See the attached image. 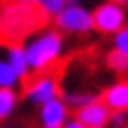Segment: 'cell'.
<instances>
[{"mask_svg":"<svg viewBox=\"0 0 128 128\" xmlns=\"http://www.w3.org/2000/svg\"><path fill=\"white\" fill-rule=\"evenodd\" d=\"M46 22L38 4H22L4 0L0 4V40L7 44H22L33 33H38Z\"/></svg>","mask_w":128,"mask_h":128,"instance_id":"obj_1","label":"cell"},{"mask_svg":"<svg viewBox=\"0 0 128 128\" xmlns=\"http://www.w3.org/2000/svg\"><path fill=\"white\" fill-rule=\"evenodd\" d=\"M22 46H24L31 73H49V71H53L62 62L64 51H66L64 36L55 26L53 29H40L38 33H33L29 40L22 42Z\"/></svg>","mask_w":128,"mask_h":128,"instance_id":"obj_2","label":"cell"},{"mask_svg":"<svg viewBox=\"0 0 128 128\" xmlns=\"http://www.w3.org/2000/svg\"><path fill=\"white\" fill-rule=\"evenodd\" d=\"M53 24L60 33L66 36H88L93 29V11L82 4H66L62 11L53 18Z\"/></svg>","mask_w":128,"mask_h":128,"instance_id":"obj_3","label":"cell"},{"mask_svg":"<svg viewBox=\"0 0 128 128\" xmlns=\"http://www.w3.org/2000/svg\"><path fill=\"white\" fill-rule=\"evenodd\" d=\"M62 95V86L58 75L49 71V73H33L31 77H26L24 84V100L33 106H42V104L51 102L55 97Z\"/></svg>","mask_w":128,"mask_h":128,"instance_id":"obj_4","label":"cell"},{"mask_svg":"<svg viewBox=\"0 0 128 128\" xmlns=\"http://www.w3.org/2000/svg\"><path fill=\"white\" fill-rule=\"evenodd\" d=\"M124 26H128V9L124 4H115V2L106 0L100 7H95V11H93V29L97 33L115 36Z\"/></svg>","mask_w":128,"mask_h":128,"instance_id":"obj_5","label":"cell"},{"mask_svg":"<svg viewBox=\"0 0 128 128\" xmlns=\"http://www.w3.org/2000/svg\"><path fill=\"white\" fill-rule=\"evenodd\" d=\"M68 119H71V108L64 104L62 97H55L38 108L40 128H62Z\"/></svg>","mask_w":128,"mask_h":128,"instance_id":"obj_6","label":"cell"},{"mask_svg":"<svg viewBox=\"0 0 128 128\" xmlns=\"http://www.w3.org/2000/svg\"><path fill=\"white\" fill-rule=\"evenodd\" d=\"M75 119L86 128H108L110 124V108L97 97L95 102L86 104L84 108L75 110Z\"/></svg>","mask_w":128,"mask_h":128,"instance_id":"obj_7","label":"cell"},{"mask_svg":"<svg viewBox=\"0 0 128 128\" xmlns=\"http://www.w3.org/2000/svg\"><path fill=\"white\" fill-rule=\"evenodd\" d=\"M100 100L110 108V113H128V80H117L108 84Z\"/></svg>","mask_w":128,"mask_h":128,"instance_id":"obj_8","label":"cell"},{"mask_svg":"<svg viewBox=\"0 0 128 128\" xmlns=\"http://www.w3.org/2000/svg\"><path fill=\"white\" fill-rule=\"evenodd\" d=\"M4 60L11 64V68L22 77V80H26V77L31 75L29 62H26V53H24V46H22V44H9V46H7V58H4Z\"/></svg>","mask_w":128,"mask_h":128,"instance_id":"obj_9","label":"cell"},{"mask_svg":"<svg viewBox=\"0 0 128 128\" xmlns=\"http://www.w3.org/2000/svg\"><path fill=\"white\" fill-rule=\"evenodd\" d=\"M20 106V93L16 88H0V124H7Z\"/></svg>","mask_w":128,"mask_h":128,"instance_id":"obj_10","label":"cell"},{"mask_svg":"<svg viewBox=\"0 0 128 128\" xmlns=\"http://www.w3.org/2000/svg\"><path fill=\"white\" fill-rule=\"evenodd\" d=\"M60 97L64 100V104H66L71 110H80V108H84L86 104L95 102L100 95H95V93H90V90H62Z\"/></svg>","mask_w":128,"mask_h":128,"instance_id":"obj_11","label":"cell"},{"mask_svg":"<svg viewBox=\"0 0 128 128\" xmlns=\"http://www.w3.org/2000/svg\"><path fill=\"white\" fill-rule=\"evenodd\" d=\"M22 82V77L11 68L7 60H0V88H16Z\"/></svg>","mask_w":128,"mask_h":128,"instance_id":"obj_12","label":"cell"},{"mask_svg":"<svg viewBox=\"0 0 128 128\" xmlns=\"http://www.w3.org/2000/svg\"><path fill=\"white\" fill-rule=\"evenodd\" d=\"M106 66L113 73H117V75H126L128 73V58L122 55L119 51H115V49H110L106 53Z\"/></svg>","mask_w":128,"mask_h":128,"instance_id":"obj_13","label":"cell"},{"mask_svg":"<svg viewBox=\"0 0 128 128\" xmlns=\"http://www.w3.org/2000/svg\"><path fill=\"white\" fill-rule=\"evenodd\" d=\"M66 4H68L66 0H40V2H38V9L44 13L46 20H53V18L62 11Z\"/></svg>","mask_w":128,"mask_h":128,"instance_id":"obj_14","label":"cell"},{"mask_svg":"<svg viewBox=\"0 0 128 128\" xmlns=\"http://www.w3.org/2000/svg\"><path fill=\"white\" fill-rule=\"evenodd\" d=\"M113 49L128 58V26H124L122 31H117L113 36Z\"/></svg>","mask_w":128,"mask_h":128,"instance_id":"obj_15","label":"cell"},{"mask_svg":"<svg viewBox=\"0 0 128 128\" xmlns=\"http://www.w3.org/2000/svg\"><path fill=\"white\" fill-rule=\"evenodd\" d=\"M110 128H126L128 126V113H110Z\"/></svg>","mask_w":128,"mask_h":128,"instance_id":"obj_16","label":"cell"},{"mask_svg":"<svg viewBox=\"0 0 128 128\" xmlns=\"http://www.w3.org/2000/svg\"><path fill=\"white\" fill-rule=\"evenodd\" d=\"M62 128H86V126H84V124H80L75 117H71V119H68V122H66Z\"/></svg>","mask_w":128,"mask_h":128,"instance_id":"obj_17","label":"cell"},{"mask_svg":"<svg viewBox=\"0 0 128 128\" xmlns=\"http://www.w3.org/2000/svg\"><path fill=\"white\" fill-rule=\"evenodd\" d=\"M9 2H22V4H38L40 0H9Z\"/></svg>","mask_w":128,"mask_h":128,"instance_id":"obj_18","label":"cell"},{"mask_svg":"<svg viewBox=\"0 0 128 128\" xmlns=\"http://www.w3.org/2000/svg\"><path fill=\"white\" fill-rule=\"evenodd\" d=\"M108 2H115V4H124V7H126L128 0H108Z\"/></svg>","mask_w":128,"mask_h":128,"instance_id":"obj_19","label":"cell"},{"mask_svg":"<svg viewBox=\"0 0 128 128\" xmlns=\"http://www.w3.org/2000/svg\"><path fill=\"white\" fill-rule=\"evenodd\" d=\"M68 4H82V0H66Z\"/></svg>","mask_w":128,"mask_h":128,"instance_id":"obj_20","label":"cell"},{"mask_svg":"<svg viewBox=\"0 0 128 128\" xmlns=\"http://www.w3.org/2000/svg\"><path fill=\"white\" fill-rule=\"evenodd\" d=\"M126 9H128V2H126Z\"/></svg>","mask_w":128,"mask_h":128,"instance_id":"obj_21","label":"cell"},{"mask_svg":"<svg viewBox=\"0 0 128 128\" xmlns=\"http://www.w3.org/2000/svg\"><path fill=\"white\" fill-rule=\"evenodd\" d=\"M126 128H128V126H126Z\"/></svg>","mask_w":128,"mask_h":128,"instance_id":"obj_22","label":"cell"}]
</instances>
